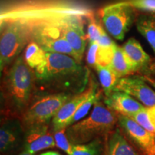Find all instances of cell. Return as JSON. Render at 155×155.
<instances>
[{"instance_id":"3","label":"cell","mask_w":155,"mask_h":155,"mask_svg":"<svg viewBox=\"0 0 155 155\" xmlns=\"http://www.w3.org/2000/svg\"><path fill=\"white\" fill-rule=\"evenodd\" d=\"M35 84L34 70L27 64L22 55H19L6 71L2 86L4 100L12 111H25Z\"/></svg>"},{"instance_id":"9","label":"cell","mask_w":155,"mask_h":155,"mask_svg":"<svg viewBox=\"0 0 155 155\" xmlns=\"http://www.w3.org/2000/svg\"><path fill=\"white\" fill-rule=\"evenodd\" d=\"M114 91L127 93L146 107L155 106V91L139 75L121 78Z\"/></svg>"},{"instance_id":"23","label":"cell","mask_w":155,"mask_h":155,"mask_svg":"<svg viewBox=\"0 0 155 155\" xmlns=\"http://www.w3.org/2000/svg\"><path fill=\"white\" fill-rule=\"evenodd\" d=\"M100 94L97 92V88L94 89V91L91 93V94L88 96V98L80 106V107L78 108V110L75 112L74 115H73V118L71 119V121H70L69 127L71 125L77 123L81 120H82L84 117L88 115V114L90 111L91 108L96 104L97 101L99 100Z\"/></svg>"},{"instance_id":"27","label":"cell","mask_w":155,"mask_h":155,"mask_svg":"<svg viewBox=\"0 0 155 155\" xmlns=\"http://www.w3.org/2000/svg\"><path fill=\"white\" fill-rule=\"evenodd\" d=\"M88 21V32H87V38L89 40V42H95L99 40L101 35L103 28L99 22L95 18V16H93L87 19Z\"/></svg>"},{"instance_id":"7","label":"cell","mask_w":155,"mask_h":155,"mask_svg":"<svg viewBox=\"0 0 155 155\" xmlns=\"http://www.w3.org/2000/svg\"><path fill=\"white\" fill-rule=\"evenodd\" d=\"M137 9L125 2L112 4L100 10V17L106 31L114 39L122 40L137 19Z\"/></svg>"},{"instance_id":"30","label":"cell","mask_w":155,"mask_h":155,"mask_svg":"<svg viewBox=\"0 0 155 155\" xmlns=\"http://www.w3.org/2000/svg\"><path fill=\"white\" fill-rule=\"evenodd\" d=\"M40 155H61L58 152H45V153H42Z\"/></svg>"},{"instance_id":"14","label":"cell","mask_w":155,"mask_h":155,"mask_svg":"<svg viewBox=\"0 0 155 155\" xmlns=\"http://www.w3.org/2000/svg\"><path fill=\"white\" fill-rule=\"evenodd\" d=\"M55 146V138L48 131L46 125L38 126L28 129L25 137V151L31 155Z\"/></svg>"},{"instance_id":"8","label":"cell","mask_w":155,"mask_h":155,"mask_svg":"<svg viewBox=\"0 0 155 155\" xmlns=\"http://www.w3.org/2000/svg\"><path fill=\"white\" fill-rule=\"evenodd\" d=\"M30 29L32 41L36 42L46 53L64 54L76 60L74 51L59 29L54 27H40Z\"/></svg>"},{"instance_id":"31","label":"cell","mask_w":155,"mask_h":155,"mask_svg":"<svg viewBox=\"0 0 155 155\" xmlns=\"http://www.w3.org/2000/svg\"><path fill=\"white\" fill-rule=\"evenodd\" d=\"M135 1H137V0H123V1H121V2H125L131 3V2H135Z\"/></svg>"},{"instance_id":"22","label":"cell","mask_w":155,"mask_h":155,"mask_svg":"<svg viewBox=\"0 0 155 155\" xmlns=\"http://www.w3.org/2000/svg\"><path fill=\"white\" fill-rule=\"evenodd\" d=\"M130 118L142 126L147 130L155 134V106L145 107L143 111Z\"/></svg>"},{"instance_id":"26","label":"cell","mask_w":155,"mask_h":155,"mask_svg":"<svg viewBox=\"0 0 155 155\" xmlns=\"http://www.w3.org/2000/svg\"><path fill=\"white\" fill-rule=\"evenodd\" d=\"M65 131L66 129L55 131L54 138H55V144L58 148L64 151L68 155H72L73 144L70 142Z\"/></svg>"},{"instance_id":"25","label":"cell","mask_w":155,"mask_h":155,"mask_svg":"<svg viewBox=\"0 0 155 155\" xmlns=\"http://www.w3.org/2000/svg\"><path fill=\"white\" fill-rule=\"evenodd\" d=\"M115 44L113 46H108V47H104V46L98 47L96 65H101V66H109V65H111Z\"/></svg>"},{"instance_id":"12","label":"cell","mask_w":155,"mask_h":155,"mask_svg":"<svg viewBox=\"0 0 155 155\" xmlns=\"http://www.w3.org/2000/svg\"><path fill=\"white\" fill-rule=\"evenodd\" d=\"M97 88L94 83H91L90 86L79 94L73 95L67 101L57 114L53 119V127L55 131L67 129L69 127L70 121L73 118L78 108L91 94L94 89Z\"/></svg>"},{"instance_id":"17","label":"cell","mask_w":155,"mask_h":155,"mask_svg":"<svg viewBox=\"0 0 155 155\" xmlns=\"http://www.w3.org/2000/svg\"><path fill=\"white\" fill-rule=\"evenodd\" d=\"M105 155H139L128 142L119 129H116L108 139Z\"/></svg>"},{"instance_id":"18","label":"cell","mask_w":155,"mask_h":155,"mask_svg":"<svg viewBox=\"0 0 155 155\" xmlns=\"http://www.w3.org/2000/svg\"><path fill=\"white\" fill-rule=\"evenodd\" d=\"M110 66L120 78L134 73V70L123 48L118 46L116 44L114 45V55Z\"/></svg>"},{"instance_id":"11","label":"cell","mask_w":155,"mask_h":155,"mask_svg":"<svg viewBox=\"0 0 155 155\" xmlns=\"http://www.w3.org/2000/svg\"><path fill=\"white\" fill-rule=\"evenodd\" d=\"M85 18L77 17L70 19L61 28V34L65 38L76 55V60L81 63L87 45V35L84 32Z\"/></svg>"},{"instance_id":"10","label":"cell","mask_w":155,"mask_h":155,"mask_svg":"<svg viewBox=\"0 0 155 155\" xmlns=\"http://www.w3.org/2000/svg\"><path fill=\"white\" fill-rule=\"evenodd\" d=\"M120 125L145 155H155V134L129 116H119Z\"/></svg>"},{"instance_id":"5","label":"cell","mask_w":155,"mask_h":155,"mask_svg":"<svg viewBox=\"0 0 155 155\" xmlns=\"http://www.w3.org/2000/svg\"><path fill=\"white\" fill-rule=\"evenodd\" d=\"M0 25V71L2 72L32 41V31L28 25L18 21H9Z\"/></svg>"},{"instance_id":"1","label":"cell","mask_w":155,"mask_h":155,"mask_svg":"<svg viewBox=\"0 0 155 155\" xmlns=\"http://www.w3.org/2000/svg\"><path fill=\"white\" fill-rule=\"evenodd\" d=\"M94 10L76 0H13L2 6L0 23L18 21L30 28L54 27L61 30L73 18L88 19Z\"/></svg>"},{"instance_id":"32","label":"cell","mask_w":155,"mask_h":155,"mask_svg":"<svg viewBox=\"0 0 155 155\" xmlns=\"http://www.w3.org/2000/svg\"><path fill=\"white\" fill-rule=\"evenodd\" d=\"M19 155H31L30 153H28V152H26V151H25V152H23L21 153V154H19Z\"/></svg>"},{"instance_id":"4","label":"cell","mask_w":155,"mask_h":155,"mask_svg":"<svg viewBox=\"0 0 155 155\" xmlns=\"http://www.w3.org/2000/svg\"><path fill=\"white\" fill-rule=\"evenodd\" d=\"M116 121L114 112L98 100L88 117L70 126L65 132L72 144H86L109 132Z\"/></svg>"},{"instance_id":"16","label":"cell","mask_w":155,"mask_h":155,"mask_svg":"<svg viewBox=\"0 0 155 155\" xmlns=\"http://www.w3.org/2000/svg\"><path fill=\"white\" fill-rule=\"evenodd\" d=\"M20 137V127L12 121L2 125L0 129V150L7 152L12 150L18 144Z\"/></svg>"},{"instance_id":"2","label":"cell","mask_w":155,"mask_h":155,"mask_svg":"<svg viewBox=\"0 0 155 155\" xmlns=\"http://www.w3.org/2000/svg\"><path fill=\"white\" fill-rule=\"evenodd\" d=\"M34 71L37 84L58 93L79 94L86 89L88 82L86 68L64 54L47 53L45 61Z\"/></svg>"},{"instance_id":"15","label":"cell","mask_w":155,"mask_h":155,"mask_svg":"<svg viewBox=\"0 0 155 155\" xmlns=\"http://www.w3.org/2000/svg\"><path fill=\"white\" fill-rule=\"evenodd\" d=\"M122 48L134 70V73H139L146 68L152 61V59L150 56L134 38H130L127 40Z\"/></svg>"},{"instance_id":"28","label":"cell","mask_w":155,"mask_h":155,"mask_svg":"<svg viewBox=\"0 0 155 155\" xmlns=\"http://www.w3.org/2000/svg\"><path fill=\"white\" fill-rule=\"evenodd\" d=\"M139 74L147 83H150L155 88V60L152 59L148 66Z\"/></svg>"},{"instance_id":"6","label":"cell","mask_w":155,"mask_h":155,"mask_svg":"<svg viewBox=\"0 0 155 155\" xmlns=\"http://www.w3.org/2000/svg\"><path fill=\"white\" fill-rule=\"evenodd\" d=\"M73 96L66 93H54L36 100L24 111L22 121L27 129L45 124L53 119L63 105Z\"/></svg>"},{"instance_id":"24","label":"cell","mask_w":155,"mask_h":155,"mask_svg":"<svg viewBox=\"0 0 155 155\" xmlns=\"http://www.w3.org/2000/svg\"><path fill=\"white\" fill-rule=\"evenodd\" d=\"M101 145L99 139L86 144H73L72 155H100Z\"/></svg>"},{"instance_id":"29","label":"cell","mask_w":155,"mask_h":155,"mask_svg":"<svg viewBox=\"0 0 155 155\" xmlns=\"http://www.w3.org/2000/svg\"><path fill=\"white\" fill-rule=\"evenodd\" d=\"M98 42H89V47L88 52H87L86 55V61L91 66L96 68V59H97V54H98Z\"/></svg>"},{"instance_id":"21","label":"cell","mask_w":155,"mask_h":155,"mask_svg":"<svg viewBox=\"0 0 155 155\" xmlns=\"http://www.w3.org/2000/svg\"><path fill=\"white\" fill-rule=\"evenodd\" d=\"M46 53L36 42L31 41L25 49L23 57L29 66L35 70L45 61Z\"/></svg>"},{"instance_id":"13","label":"cell","mask_w":155,"mask_h":155,"mask_svg":"<svg viewBox=\"0 0 155 155\" xmlns=\"http://www.w3.org/2000/svg\"><path fill=\"white\" fill-rule=\"evenodd\" d=\"M106 104L108 108L120 115L129 117L136 115L146 107L130 95L119 91H113L109 96H106Z\"/></svg>"},{"instance_id":"20","label":"cell","mask_w":155,"mask_h":155,"mask_svg":"<svg viewBox=\"0 0 155 155\" xmlns=\"http://www.w3.org/2000/svg\"><path fill=\"white\" fill-rule=\"evenodd\" d=\"M95 68L98 73L101 85L106 96H109L114 90V88L119 82L120 78L110 65L109 66L96 65Z\"/></svg>"},{"instance_id":"19","label":"cell","mask_w":155,"mask_h":155,"mask_svg":"<svg viewBox=\"0 0 155 155\" xmlns=\"http://www.w3.org/2000/svg\"><path fill=\"white\" fill-rule=\"evenodd\" d=\"M137 30L147 40L155 54V14H141L136 19Z\"/></svg>"}]
</instances>
